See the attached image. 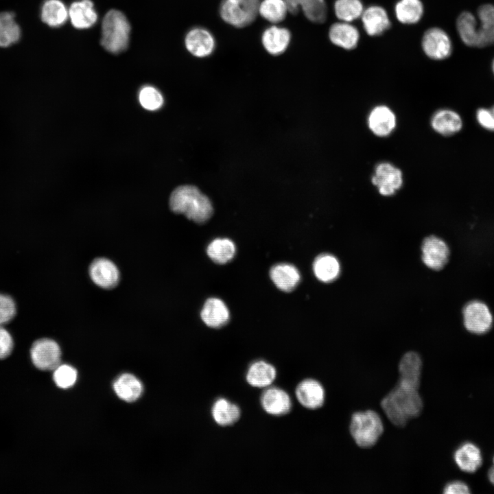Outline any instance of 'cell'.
Instances as JSON below:
<instances>
[{"instance_id":"cell-1","label":"cell","mask_w":494,"mask_h":494,"mask_svg":"<svg viewBox=\"0 0 494 494\" xmlns=\"http://www.w3.org/2000/svg\"><path fill=\"white\" fill-rule=\"evenodd\" d=\"M381 408L393 425L402 427L421 413L423 403L419 388L398 381L382 399Z\"/></svg>"},{"instance_id":"cell-2","label":"cell","mask_w":494,"mask_h":494,"mask_svg":"<svg viewBox=\"0 0 494 494\" xmlns=\"http://www.w3.org/2000/svg\"><path fill=\"white\" fill-rule=\"evenodd\" d=\"M172 211L185 215L197 223H203L213 214L211 202L196 187L183 185L176 188L169 198Z\"/></svg>"},{"instance_id":"cell-3","label":"cell","mask_w":494,"mask_h":494,"mask_svg":"<svg viewBox=\"0 0 494 494\" xmlns=\"http://www.w3.org/2000/svg\"><path fill=\"white\" fill-rule=\"evenodd\" d=\"M130 25L126 15L117 10L106 12L102 21L101 45L108 52L119 54L126 49Z\"/></svg>"},{"instance_id":"cell-4","label":"cell","mask_w":494,"mask_h":494,"mask_svg":"<svg viewBox=\"0 0 494 494\" xmlns=\"http://www.w3.org/2000/svg\"><path fill=\"white\" fill-rule=\"evenodd\" d=\"M349 431L355 443L360 447L368 448L377 443L384 432L383 421L374 410L354 412L351 418Z\"/></svg>"},{"instance_id":"cell-5","label":"cell","mask_w":494,"mask_h":494,"mask_svg":"<svg viewBox=\"0 0 494 494\" xmlns=\"http://www.w3.org/2000/svg\"><path fill=\"white\" fill-rule=\"evenodd\" d=\"M463 322L470 333L482 335L489 332L493 324V318L489 307L484 302L473 300L468 302L462 309Z\"/></svg>"},{"instance_id":"cell-6","label":"cell","mask_w":494,"mask_h":494,"mask_svg":"<svg viewBox=\"0 0 494 494\" xmlns=\"http://www.w3.org/2000/svg\"><path fill=\"white\" fill-rule=\"evenodd\" d=\"M33 364L42 370H54L60 364L61 351L58 343L49 338L35 341L30 349Z\"/></svg>"},{"instance_id":"cell-7","label":"cell","mask_w":494,"mask_h":494,"mask_svg":"<svg viewBox=\"0 0 494 494\" xmlns=\"http://www.w3.org/2000/svg\"><path fill=\"white\" fill-rule=\"evenodd\" d=\"M422 47L429 58L436 60L449 57L452 49L448 34L438 27L430 28L425 32L422 39Z\"/></svg>"},{"instance_id":"cell-8","label":"cell","mask_w":494,"mask_h":494,"mask_svg":"<svg viewBox=\"0 0 494 494\" xmlns=\"http://www.w3.org/2000/svg\"><path fill=\"white\" fill-rule=\"evenodd\" d=\"M421 250L423 263L432 270H441L449 260L450 251L447 244L436 236L426 237Z\"/></svg>"},{"instance_id":"cell-9","label":"cell","mask_w":494,"mask_h":494,"mask_svg":"<svg viewBox=\"0 0 494 494\" xmlns=\"http://www.w3.org/2000/svg\"><path fill=\"white\" fill-rule=\"evenodd\" d=\"M372 183L383 196H391L399 189L403 183L402 174L399 169L388 163L377 165Z\"/></svg>"},{"instance_id":"cell-10","label":"cell","mask_w":494,"mask_h":494,"mask_svg":"<svg viewBox=\"0 0 494 494\" xmlns=\"http://www.w3.org/2000/svg\"><path fill=\"white\" fill-rule=\"evenodd\" d=\"M185 45L191 55L198 58H204L213 52L215 41L212 34L207 29L195 27L187 33Z\"/></svg>"},{"instance_id":"cell-11","label":"cell","mask_w":494,"mask_h":494,"mask_svg":"<svg viewBox=\"0 0 494 494\" xmlns=\"http://www.w3.org/2000/svg\"><path fill=\"white\" fill-rule=\"evenodd\" d=\"M89 275L97 285L105 289L114 287L119 280L118 268L106 258H97L91 263Z\"/></svg>"},{"instance_id":"cell-12","label":"cell","mask_w":494,"mask_h":494,"mask_svg":"<svg viewBox=\"0 0 494 494\" xmlns=\"http://www.w3.org/2000/svg\"><path fill=\"white\" fill-rule=\"evenodd\" d=\"M296 396L303 406L314 410L324 404L325 391L318 381L314 379H305L297 386Z\"/></svg>"},{"instance_id":"cell-13","label":"cell","mask_w":494,"mask_h":494,"mask_svg":"<svg viewBox=\"0 0 494 494\" xmlns=\"http://www.w3.org/2000/svg\"><path fill=\"white\" fill-rule=\"evenodd\" d=\"M68 10L69 19L72 25L76 29H89L97 21L98 15L91 0L73 1Z\"/></svg>"},{"instance_id":"cell-14","label":"cell","mask_w":494,"mask_h":494,"mask_svg":"<svg viewBox=\"0 0 494 494\" xmlns=\"http://www.w3.org/2000/svg\"><path fill=\"white\" fill-rule=\"evenodd\" d=\"M423 363L420 355L414 351L403 355L399 366V381L419 388L421 384Z\"/></svg>"},{"instance_id":"cell-15","label":"cell","mask_w":494,"mask_h":494,"mask_svg":"<svg viewBox=\"0 0 494 494\" xmlns=\"http://www.w3.org/2000/svg\"><path fill=\"white\" fill-rule=\"evenodd\" d=\"M261 403L263 410L273 416L286 414L292 408V401L289 395L277 387H271L263 391Z\"/></svg>"},{"instance_id":"cell-16","label":"cell","mask_w":494,"mask_h":494,"mask_svg":"<svg viewBox=\"0 0 494 494\" xmlns=\"http://www.w3.org/2000/svg\"><path fill=\"white\" fill-rule=\"evenodd\" d=\"M479 22L476 23L478 47L494 44V5L484 4L477 12Z\"/></svg>"},{"instance_id":"cell-17","label":"cell","mask_w":494,"mask_h":494,"mask_svg":"<svg viewBox=\"0 0 494 494\" xmlns=\"http://www.w3.org/2000/svg\"><path fill=\"white\" fill-rule=\"evenodd\" d=\"M291 40V33L285 27L272 25L264 30L261 43L264 49L271 55L282 54L287 49Z\"/></svg>"},{"instance_id":"cell-18","label":"cell","mask_w":494,"mask_h":494,"mask_svg":"<svg viewBox=\"0 0 494 494\" xmlns=\"http://www.w3.org/2000/svg\"><path fill=\"white\" fill-rule=\"evenodd\" d=\"M431 126L434 131L447 137L460 132L463 127V121L456 111L451 109H440L433 115Z\"/></svg>"},{"instance_id":"cell-19","label":"cell","mask_w":494,"mask_h":494,"mask_svg":"<svg viewBox=\"0 0 494 494\" xmlns=\"http://www.w3.org/2000/svg\"><path fill=\"white\" fill-rule=\"evenodd\" d=\"M288 12L296 14L302 10L306 18L314 23H323L327 17L325 0H285Z\"/></svg>"},{"instance_id":"cell-20","label":"cell","mask_w":494,"mask_h":494,"mask_svg":"<svg viewBox=\"0 0 494 494\" xmlns=\"http://www.w3.org/2000/svg\"><path fill=\"white\" fill-rule=\"evenodd\" d=\"M454 460L462 471L475 472L482 464V456L480 448L474 443L466 442L454 451Z\"/></svg>"},{"instance_id":"cell-21","label":"cell","mask_w":494,"mask_h":494,"mask_svg":"<svg viewBox=\"0 0 494 494\" xmlns=\"http://www.w3.org/2000/svg\"><path fill=\"white\" fill-rule=\"evenodd\" d=\"M361 17L364 28L370 36H379L390 26L386 11L379 5H371L364 10Z\"/></svg>"},{"instance_id":"cell-22","label":"cell","mask_w":494,"mask_h":494,"mask_svg":"<svg viewBox=\"0 0 494 494\" xmlns=\"http://www.w3.org/2000/svg\"><path fill=\"white\" fill-rule=\"evenodd\" d=\"M201 318L209 327L219 328L229 320V311L226 304L220 298H208L200 312Z\"/></svg>"},{"instance_id":"cell-23","label":"cell","mask_w":494,"mask_h":494,"mask_svg":"<svg viewBox=\"0 0 494 494\" xmlns=\"http://www.w3.org/2000/svg\"><path fill=\"white\" fill-rule=\"evenodd\" d=\"M395 125V115L387 106H378L369 115L368 127L377 136H388L394 130Z\"/></svg>"},{"instance_id":"cell-24","label":"cell","mask_w":494,"mask_h":494,"mask_svg":"<svg viewBox=\"0 0 494 494\" xmlns=\"http://www.w3.org/2000/svg\"><path fill=\"white\" fill-rule=\"evenodd\" d=\"M329 37L333 44L349 50L356 47L360 34L355 26L348 22L342 21L331 26Z\"/></svg>"},{"instance_id":"cell-25","label":"cell","mask_w":494,"mask_h":494,"mask_svg":"<svg viewBox=\"0 0 494 494\" xmlns=\"http://www.w3.org/2000/svg\"><path fill=\"white\" fill-rule=\"evenodd\" d=\"M270 276L275 285L283 292L292 291L301 279L298 269L290 263L274 266L270 269Z\"/></svg>"},{"instance_id":"cell-26","label":"cell","mask_w":494,"mask_h":494,"mask_svg":"<svg viewBox=\"0 0 494 494\" xmlns=\"http://www.w3.org/2000/svg\"><path fill=\"white\" fill-rule=\"evenodd\" d=\"M220 14L224 22L235 27L239 28L248 26L257 17L240 5L229 0H223L221 2Z\"/></svg>"},{"instance_id":"cell-27","label":"cell","mask_w":494,"mask_h":494,"mask_svg":"<svg viewBox=\"0 0 494 494\" xmlns=\"http://www.w3.org/2000/svg\"><path fill=\"white\" fill-rule=\"evenodd\" d=\"M276 369L265 361H257L252 363L246 373L247 382L253 387L265 388L269 386L276 378Z\"/></svg>"},{"instance_id":"cell-28","label":"cell","mask_w":494,"mask_h":494,"mask_svg":"<svg viewBox=\"0 0 494 494\" xmlns=\"http://www.w3.org/2000/svg\"><path fill=\"white\" fill-rule=\"evenodd\" d=\"M43 23L51 27H58L69 19V10L61 0H45L40 10Z\"/></svg>"},{"instance_id":"cell-29","label":"cell","mask_w":494,"mask_h":494,"mask_svg":"<svg viewBox=\"0 0 494 494\" xmlns=\"http://www.w3.org/2000/svg\"><path fill=\"white\" fill-rule=\"evenodd\" d=\"M113 388L117 395L127 402L136 401L143 392L141 382L129 373L120 375L114 382Z\"/></svg>"},{"instance_id":"cell-30","label":"cell","mask_w":494,"mask_h":494,"mask_svg":"<svg viewBox=\"0 0 494 494\" xmlns=\"http://www.w3.org/2000/svg\"><path fill=\"white\" fill-rule=\"evenodd\" d=\"M215 422L221 426H228L236 423L240 417L239 408L224 398L216 400L211 408Z\"/></svg>"},{"instance_id":"cell-31","label":"cell","mask_w":494,"mask_h":494,"mask_svg":"<svg viewBox=\"0 0 494 494\" xmlns=\"http://www.w3.org/2000/svg\"><path fill=\"white\" fill-rule=\"evenodd\" d=\"M313 270L318 280L329 283L334 281L339 276L340 266L333 255L322 254L314 260Z\"/></svg>"},{"instance_id":"cell-32","label":"cell","mask_w":494,"mask_h":494,"mask_svg":"<svg viewBox=\"0 0 494 494\" xmlns=\"http://www.w3.org/2000/svg\"><path fill=\"white\" fill-rule=\"evenodd\" d=\"M21 30L11 12H0V47H7L21 38Z\"/></svg>"},{"instance_id":"cell-33","label":"cell","mask_w":494,"mask_h":494,"mask_svg":"<svg viewBox=\"0 0 494 494\" xmlns=\"http://www.w3.org/2000/svg\"><path fill=\"white\" fill-rule=\"evenodd\" d=\"M395 11L399 22L413 24L421 19L423 6L420 0H399L395 5Z\"/></svg>"},{"instance_id":"cell-34","label":"cell","mask_w":494,"mask_h":494,"mask_svg":"<svg viewBox=\"0 0 494 494\" xmlns=\"http://www.w3.org/2000/svg\"><path fill=\"white\" fill-rule=\"evenodd\" d=\"M477 20L469 12H462L457 19L456 27L462 41L467 46L478 47Z\"/></svg>"},{"instance_id":"cell-35","label":"cell","mask_w":494,"mask_h":494,"mask_svg":"<svg viewBox=\"0 0 494 494\" xmlns=\"http://www.w3.org/2000/svg\"><path fill=\"white\" fill-rule=\"evenodd\" d=\"M235 250V246L231 239L217 238L209 244L207 252L214 262L224 264L233 258Z\"/></svg>"},{"instance_id":"cell-36","label":"cell","mask_w":494,"mask_h":494,"mask_svg":"<svg viewBox=\"0 0 494 494\" xmlns=\"http://www.w3.org/2000/svg\"><path fill=\"white\" fill-rule=\"evenodd\" d=\"M287 12L285 0H262L259 2L258 14L272 23L283 21Z\"/></svg>"},{"instance_id":"cell-37","label":"cell","mask_w":494,"mask_h":494,"mask_svg":"<svg viewBox=\"0 0 494 494\" xmlns=\"http://www.w3.org/2000/svg\"><path fill=\"white\" fill-rule=\"evenodd\" d=\"M334 11L338 19L349 23L362 16L364 8L360 0H336Z\"/></svg>"},{"instance_id":"cell-38","label":"cell","mask_w":494,"mask_h":494,"mask_svg":"<svg viewBox=\"0 0 494 494\" xmlns=\"http://www.w3.org/2000/svg\"><path fill=\"white\" fill-rule=\"evenodd\" d=\"M77 377L76 370L68 364H60L54 370V381L60 388H71L75 383Z\"/></svg>"},{"instance_id":"cell-39","label":"cell","mask_w":494,"mask_h":494,"mask_svg":"<svg viewBox=\"0 0 494 494\" xmlns=\"http://www.w3.org/2000/svg\"><path fill=\"white\" fill-rule=\"evenodd\" d=\"M141 106L150 110L160 108L163 104V97L160 91L152 86H143L139 95Z\"/></svg>"},{"instance_id":"cell-40","label":"cell","mask_w":494,"mask_h":494,"mask_svg":"<svg viewBox=\"0 0 494 494\" xmlns=\"http://www.w3.org/2000/svg\"><path fill=\"white\" fill-rule=\"evenodd\" d=\"M16 314V305L8 295L0 293V326L8 323Z\"/></svg>"},{"instance_id":"cell-41","label":"cell","mask_w":494,"mask_h":494,"mask_svg":"<svg viewBox=\"0 0 494 494\" xmlns=\"http://www.w3.org/2000/svg\"><path fill=\"white\" fill-rule=\"evenodd\" d=\"M478 125L483 129L494 132V105L491 108H479L475 113Z\"/></svg>"},{"instance_id":"cell-42","label":"cell","mask_w":494,"mask_h":494,"mask_svg":"<svg viewBox=\"0 0 494 494\" xmlns=\"http://www.w3.org/2000/svg\"><path fill=\"white\" fill-rule=\"evenodd\" d=\"M13 346L12 336L3 326H0V359L9 356L12 351Z\"/></svg>"},{"instance_id":"cell-43","label":"cell","mask_w":494,"mask_h":494,"mask_svg":"<svg viewBox=\"0 0 494 494\" xmlns=\"http://www.w3.org/2000/svg\"><path fill=\"white\" fill-rule=\"evenodd\" d=\"M443 493L445 494H469L471 491L466 483L455 480L449 482L445 486Z\"/></svg>"},{"instance_id":"cell-44","label":"cell","mask_w":494,"mask_h":494,"mask_svg":"<svg viewBox=\"0 0 494 494\" xmlns=\"http://www.w3.org/2000/svg\"><path fill=\"white\" fill-rule=\"evenodd\" d=\"M248 11L255 16L258 14L259 0H229Z\"/></svg>"},{"instance_id":"cell-45","label":"cell","mask_w":494,"mask_h":494,"mask_svg":"<svg viewBox=\"0 0 494 494\" xmlns=\"http://www.w3.org/2000/svg\"><path fill=\"white\" fill-rule=\"evenodd\" d=\"M488 478L490 482L494 485V456L493 458V465L488 471Z\"/></svg>"},{"instance_id":"cell-46","label":"cell","mask_w":494,"mask_h":494,"mask_svg":"<svg viewBox=\"0 0 494 494\" xmlns=\"http://www.w3.org/2000/svg\"><path fill=\"white\" fill-rule=\"evenodd\" d=\"M492 67H493V73H494V61H493V62Z\"/></svg>"}]
</instances>
